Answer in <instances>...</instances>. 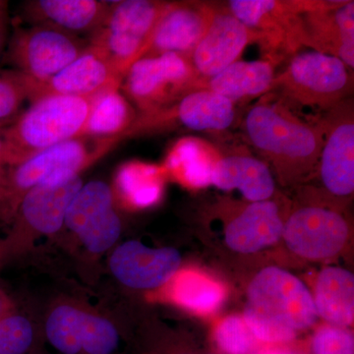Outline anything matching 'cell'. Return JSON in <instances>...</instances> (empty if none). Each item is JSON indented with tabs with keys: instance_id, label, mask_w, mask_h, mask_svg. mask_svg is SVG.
Returning a JSON list of instances; mask_svg holds the SVG:
<instances>
[{
	"instance_id": "6da1fadb",
	"label": "cell",
	"mask_w": 354,
	"mask_h": 354,
	"mask_svg": "<svg viewBox=\"0 0 354 354\" xmlns=\"http://www.w3.org/2000/svg\"><path fill=\"white\" fill-rule=\"evenodd\" d=\"M244 131L283 186L300 185L315 176L324 143L320 120L307 122L279 100H266L249 109Z\"/></svg>"
},
{
	"instance_id": "7a4b0ae2",
	"label": "cell",
	"mask_w": 354,
	"mask_h": 354,
	"mask_svg": "<svg viewBox=\"0 0 354 354\" xmlns=\"http://www.w3.org/2000/svg\"><path fill=\"white\" fill-rule=\"evenodd\" d=\"M243 319L259 341H292L318 320L313 295L301 279L278 267L261 270L247 288Z\"/></svg>"
},
{
	"instance_id": "3957f363",
	"label": "cell",
	"mask_w": 354,
	"mask_h": 354,
	"mask_svg": "<svg viewBox=\"0 0 354 354\" xmlns=\"http://www.w3.org/2000/svg\"><path fill=\"white\" fill-rule=\"evenodd\" d=\"M92 101L93 97L51 95L31 102L24 113L2 129L10 167L50 147L79 137Z\"/></svg>"
},
{
	"instance_id": "277c9868",
	"label": "cell",
	"mask_w": 354,
	"mask_h": 354,
	"mask_svg": "<svg viewBox=\"0 0 354 354\" xmlns=\"http://www.w3.org/2000/svg\"><path fill=\"white\" fill-rule=\"evenodd\" d=\"M353 76L341 59L318 51L297 53L285 69L274 75L270 93L291 106L327 113L351 99Z\"/></svg>"
},
{
	"instance_id": "5b68a950",
	"label": "cell",
	"mask_w": 354,
	"mask_h": 354,
	"mask_svg": "<svg viewBox=\"0 0 354 354\" xmlns=\"http://www.w3.org/2000/svg\"><path fill=\"white\" fill-rule=\"evenodd\" d=\"M121 137H76L46 149L7 169L6 213L14 214L21 198L32 187L58 184L79 176L113 150Z\"/></svg>"
},
{
	"instance_id": "8992f818",
	"label": "cell",
	"mask_w": 354,
	"mask_h": 354,
	"mask_svg": "<svg viewBox=\"0 0 354 354\" xmlns=\"http://www.w3.org/2000/svg\"><path fill=\"white\" fill-rule=\"evenodd\" d=\"M169 1L123 0L111 2L102 27L88 43L101 48L124 77L135 62L145 55L153 30Z\"/></svg>"
},
{
	"instance_id": "52a82bcc",
	"label": "cell",
	"mask_w": 354,
	"mask_h": 354,
	"mask_svg": "<svg viewBox=\"0 0 354 354\" xmlns=\"http://www.w3.org/2000/svg\"><path fill=\"white\" fill-rule=\"evenodd\" d=\"M198 82L188 57L171 53L140 58L127 70L120 88L139 113H148L194 92Z\"/></svg>"
},
{
	"instance_id": "ba28073f",
	"label": "cell",
	"mask_w": 354,
	"mask_h": 354,
	"mask_svg": "<svg viewBox=\"0 0 354 354\" xmlns=\"http://www.w3.org/2000/svg\"><path fill=\"white\" fill-rule=\"evenodd\" d=\"M235 118L234 104L208 90L184 95L165 108L138 113L122 139L137 138L174 130L225 131Z\"/></svg>"
},
{
	"instance_id": "9c48e42d",
	"label": "cell",
	"mask_w": 354,
	"mask_h": 354,
	"mask_svg": "<svg viewBox=\"0 0 354 354\" xmlns=\"http://www.w3.org/2000/svg\"><path fill=\"white\" fill-rule=\"evenodd\" d=\"M228 10L258 37L265 59L279 64L304 46L302 0H230Z\"/></svg>"
},
{
	"instance_id": "30bf717a",
	"label": "cell",
	"mask_w": 354,
	"mask_h": 354,
	"mask_svg": "<svg viewBox=\"0 0 354 354\" xmlns=\"http://www.w3.org/2000/svg\"><path fill=\"white\" fill-rule=\"evenodd\" d=\"M351 239V225L335 207L307 203L286 216L283 236L288 250L302 259L337 257Z\"/></svg>"
},
{
	"instance_id": "8fae6325",
	"label": "cell",
	"mask_w": 354,
	"mask_h": 354,
	"mask_svg": "<svg viewBox=\"0 0 354 354\" xmlns=\"http://www.w3.org/2000/svg\"><path fill=\"white\" fill-rule=\"evenodd\" d=\"M88 41L48 26L31 25L17 30L9 46L15 71L35 81L58 73L87 48Z\"/></svg>"
},
{
	"instance_id": "7c38bea8",
	"label": "cell",
	"mask_w": 354,
	"mask_h": 354,
	"mask_svg": "<svg viewBox=\"0 0 354 354\" xmlns=\"http://www.w3.org/2000/svg\"><path fill=\"white\" fill-rule=\"evenodd\" d=\"M44 337L57 354H121V334L115 324L73 304L51 310Z\"/></svg>"
},
{
	"instance_id": "4fadbf2b",
	"label": "cell",
	"mask_w": 354,
	"mask_h": 354,
	"mask_svg": "<svg viewBox=\"0 0 354 354\" xmlns=\"http://www.w3.org/2000/svg\"><path fill=\"white\" fill-rule=\"evenodd\" d=\"M324 143L317 165L326 197L348 200L354 192V113L348 99L319 118Z\"/></svg>"
},
{
	"instance_id": "5bb4252c",
	"label": "cell",
	"mask_w": 354,
	"mask_h": 354,
	"mask_svg": "<svg viewBox=\"0 0 354 354\" xmlns=\"http://www.w3.org/2000/svg\"><path fill=\"white\" fill-rule=\"evenodd\" d=\"M64 225L88 252L102 254L113 248L122 232L113 188L101 180L83 184L70 202Z\"/></svg>"
},
{
	"instance_id": "9a60e30c",
	"label": "cell",
	"mask_w": 354,
	"mask_h": 354,
	"mask_svg": "<svg viewBox=\"0 0 354 354\" xmlns=\"http://www.w3.org/2000/svg\"><path fill=\"white\" fill-rule=\"evenodd\" d=\"M122 79L104 51L88 43L83 53L55 75L44 81L28 78L29 100L51 95L93 97L111 86L121 85Z\"/></svg>"
},
{
	"instance_id": "2e32d148",
	"label": "cell",
	"mask_w": 354,
	"mask_h": 354,
	"mask_svg": "<svg viewBox=\"0 0 354 354\" xmlns=\"http://www.w3.org/2000/svg\"><path fill=\"white\" fill-rule=\"evenodd\" d=\"M257 41V35L237 19L227 4H218L208 30L188 59L199 81L206 80L237 62L246 46Z\"/></svg>"
},
{
	"instance_id": "e0dca14e",
	"label": "cell",
	"mask_w": 354,
	"mask_h": 354,
	"mask_svg": "<svg viewBox=\"0 0 354 354\" xmlns=\"http://www.w3.org/2000/svg\"><path fill=\"white\" fill-rule=\"evenodd\" d=\"M183 262L174 247L153 248L138 241L123 242L109 260L111 274L121 285L138 290H156L171 281Z\"/></svg>"
},
{
	"instance_id": "ac0fdd59",
	"label": "cell",
	"mask_w": 354,
	"mask_h": 354,
	"mask_svg": "<svg viewBox=\"0 0 354 354\" xmlns=\"http://www.w3.org/2000/svg\"><path fill=\"white\" fill-rule=\"evenodd\" d=\"M216 7L212 2H169L143 57L171 53L189 57L208 30Z\"/></svg>"
},
{
	"instance_id": "d6986e66",
	"label": "cell",
	"mask_w": 354,
	"mask_h": 354,
	"mask_svg": "<svg viewBox=\"0 0 354 354\" xmlns=\"http://www.w3.org/2000/svg\"><path fill=\"white\" fill-rule=\"evenodd\" d=\"M286 218L281 200L274 196L267 201L248 202L225 223V244L236 253L259 252L281 241Z\"/></svg>"
},
{
	"instance_id": "ffe728a7",
	"label": "cell",
	"mask_w": 354,
	"mask_h": 354,
	"mask_svg": "<svg viewBox=\"0 0 354 354\" xmlns=\"http://www.w3.org/2000/svg\"><path fill=\"white\" fill-rule=\"evenodd\" d=\"M83 185L80 176L58 184L32 187L21 198L14 212V232L36 235L57 234L64 227L65 214L70 202Z\"/></svg>"
},
{
	"instance_id": "44dd1931",
	"label": "cell",
	"mask_w": 354,
	"mask_h": 354,
	"mask_svg": "<svg viewBox=\"0 0 354 354\" xmlns=\"http://www.w3.org/2000/svg\"><path fill=\"white\" fill-rule=\"evenodd\" d=\"M304 46L341 59L354 67V2L301 14Z\"/></svg>"
},
{
	"instance_id": "7402d4cb",
	"label": "cell",
	"mask_w": 354,
	"mask_h": 354,
	"mask_svg": "<svg viewBox=\"0 0 354 354\" xmlns=\"http://www.w3.org/2000/svg\"><path fill=\"white\" fill-rule=\"evenodd\" d=\"M111 2L97 0H31L23 6L31 25L48 26L75 35H93L104 24Z\"/></svg>"
},
{
	"instance_id": "603a6c76",
	"label": "cell",
	"mask_w": 354,
	"mask_h": 354,
	"mask_svg": "<svg viewBox=\"0 0 354 354\" xmlns=\"http://www.w3.org/2000/svg\"><path fill=\"white\" fill-rule=\"evenodd\" d=\"M211 185L223 191L239 190L249 203L267 201L276 194L271 167L248 153L220 155L212 169Z\"/></svg>"
},
{
	"instance_id": "cb8c5ba5",
	"label": "cell",
	"mask_w": 354,
	"mask_h": 354,
	"mask_svg": "<svg viewBox=\"0 0 354 354\" xmlns=\"http://www.w3.org/2000/svg\"><path fill=\"white\" fill-rule=\"evenodd\" d=\"M276 64L268 59L237 60L212 78L198 82L196 91L208 90L232 104L269 93Z\"/></svg>"
},
{
	"instance_id": "d4e9b609",
	"label": "cell",
	"mask_w": 354,
	"mask_h": 354,
	"mask_svg": "<svg viewBox=\"0 0 354 354\" xmlns=\"http://www.w3.org/2000/svg\"><path fill=\"white\" fill-rule=\"evenodd\" d=\"M318 317L326 324L349 328L354 320V276L341 267L328 266L317 276L313 295Z\"/></svg>"
},
{
	"instance_id": "484cf974",
	"label": "cell",
	"mask_w": 354,
	"mask_h": 354,
	"mask_svg": "<svg viewBox=\"0 0 354 354\" xmlns=\"http://www.w3.org/2000/svg\"><path fill=\"white\" fill-rule=\"evenodd\" d=\"M216 152L208 142L195 137H183L169 148L164 164L160 165L167 176H171L191 189L211 186V174Z\"/></svg>"
},
{
	"instance_id": "4316f807",
	"label": "cell",
	"mask_w": 354,
	"mask_h": 354,
	"mask_svg": "<svg viewBox=\"0 0 354 354\" xmlns=\"http://www.w3.org/2000/svg\"><path fill=\"white\" fill-rule=\"evenodd\" d=\"M120 87L121 85L111 86L93 95L90 113L79 137L122 138L138 113L120 92Z\"/></svg>"
},
{
	"instance_id": "83f0119b",
	"label": "cell",
	"mask_w": 354,
	"mask_h": 354,
	"mask_svg": "<svg viewBox=\"0 0 354 354\" xmlns=\"http://www.w3.org/2000/svg\"><path fill=\"white\" fill-rule=\"evenodd\" d=\"M167 174L162 165L130 160L121 165L115 177L118 195L127 205L145 209L162 199Z\"/></svg>"
},
{
	"instance_id": "f1b7e54d",
	"label": "cell",
	"mask_w": 354,
	"mask_h": 354,
	"mask_svg": "<svg viewBox=\"0 0 354 354\" xmlns=\"http://www.w3.org/2000/svg\"><path fill=\"white\" fill-rule=\"evenodd\" d=\"M177 301L200 314L216 311L223 304L225 290L218 281L200 272H186L179 277L174 288Z\"/></svg>"
},
{
	"instance_id": "f546056e",
	"label": "cell",
	"mask_w": 354,
	"mask_h": 354,
	"mask_svg": "<svg viewBox=\"0 0 354 354\" xmlns=\"http://www.w3.org/2000/svg\"><path fill=\"white\" fill-rule=\"evenodd\" d=\"M39 346L34 324L19 314L0 318V354H29Z\"/></svg>"
},
{
	"instance_id": "4dcf8cb0",
	"label": "cell",
	"mask_w": 354,
	"mask_h": 354,
	"mask_svg": "<svg viewBox=\"0 0 354 354\" xmlns=\"http://www.w3.org/2000/svg\"><path fill=\"white\" fill-rule=\"evenodd\" d=\"M216 344L227 354H248L256 344V337L249 329L243 317L228 316L216 328Z\"/></svg>"
},
{
	"instance_id": "1f68e13d",
	"label": "cell",
	"mask_w": 354,
	"mask_h": 354,
	"mask_svg": "<svg viewBox=\"0 0 354 354\" xmlns=\"http://www.w3.org/2000/svg\"><path fill=\"white\" fill-rule=\"evenodd\" d=\"M29 100L27 77L17 71L0 73V122H14L16 114Z\"/></svg>"
},
{
	"instance_id": "d6a6232c",
	"label": "cell",
	"mask_w": 354,
	"mask_h": 354,
	"mask_svg": "<svg viewBox=\"0 0 354 354\" xmlns=\"http://www.w3.org/2000/svg\"><path fill=\"white\" fill-rule=\"evenodd\" d=\"M313 354H354V337L348 328L325 324L312 337Z\"/></svg>"
},
{
	"instance_id": "836d02e7",
	"label": "cell",
	"mask_w": 354,
	"mask_h": 354,
	"mask_svg": "<svg viewBox=\"0 0 354 354\" xmlns=\"http://www.w3.org/2000/svg\"><path fill=\"white\" fill-rule=\"evenodd\" d=\"M7 201V169H0V214L4 213Z\"/></svg>"
},
{
	"instance_id": "e575fe53",
	"label": "cell",
	"mask_w": 354,
	"mask_h": 354,
	"mask_svg": "<svg viewBox=\"0 0 354 354\" xmlns=\"http://www.w3.org/2000/svg\"><path fill=\"white\" fill-rule=\"evenodd\" d=\"M3 129V128H2ZM2 129H0V169L10 167V158H9L8 147L4 138Z\"/></svg>"
},
{
	"instance_id": "d590c367",
	"label": "cell",
	"mask_w": 354,
	"mask_h": 354,
	"mask_svg": "<svg viewBox=\"0 0 354 354\" xmlns=\"http://www.w3.org/2000/svg\"><path fill=\"white\" fill-rule=\"evenodd\" d=\"M6 2L0 1V48L3 41L4 16H6Z\"/></svg>"
},
{
	"instance_id": "8d00e7d4",
	"label": "cell",
	"mask_w": 354,
	"mask_h": 354,
	"mask_svg": "<svg viewBox=\"0 0 354 354\" xmlns=\"http://www.w3.org/2000/svg\"><path fill=\"white\" fill-rule=\"evenodd\" d=\"M29 354H50V353H46V351H43V349H41V346H39H39H37L36 348L32 349L31 353H30Z\"/></svg>"
},
{
	"instance_id": "74e56055",
	"label": "cell",
	"mask_w": 354,
	"mask_h": 354,
	"mask_svg": "<svg viewBox=\"0 0 354 354\" xmlns=\"http://www.w3.org/2000/svg\"><path fill=\"white\" fill-rule=\"evenodd\" d=\"M4 308H6V304H4V299L3 297H2L1 295H0V318L4 316L3 313H2V312H3Z\"/></svg>"
},
{
	"instance_id": "f35d334b",
	"label": "cell",
	"mask_w": 354,
	"mask_h": 354,
	"mask_svg": "<svg viewBox=\"0 0 354 354\" xmlns=\"http://www.w3.org/2000/svg\"><path fill=\"white\" fill-rule=\"evenodd\" d=\"M12 122H0V129L9 127Z\"/></svg>"
},
{
	"instance_id": "ab89813d",
	"label": "cell",
	"mask_w": 354,
	"mask_h": 354,
	"mask_svg": "<svg viewBox=\"0 0 354 354\" xmlns=\"http://www.w3.org/2000/svg\"><path fill=\"white\" fill-rule=\"evenodd\" d=\"M176 354H186V353H176Z\"/></svg>"
}]
</instances>
